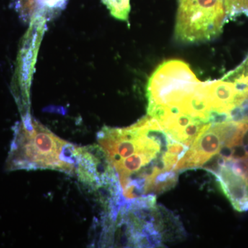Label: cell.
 Here are the masks:
<instances>
[{
  "label": "cell",
  "mask_w": 248,
  "mask_h": 248,
  "mask_svg": "<svg viewBox=\"0 0 248 248\" xmlns=\"http://www.w3.org/2000/svg\"><path fill=\"white\" fill-rule=\"evenodd\" d=\"M98 142L117 173L127 202L159 195L177 185V166L188 147L175 141L147 115L127 128L105 126Z\"/></svg>",
  "instance_id": "6da1fadb"
},
{
  "label": "cell",
  "mask_w": 248,
  "mask_h": 248,
  "mask_svg": "<svg viewBox=\"0 0 248 248\" xmlns=\"http://www.w3.org/2000/svg\"><path fill=\"white\" fill-rule=\"evenodd\" d=\"M148 115L158 122L186 115L210 123L212 110L207 82L197 79L190 66L178 60L161 63L148 80Z\"/></svg>",
  "instance_id": "7a4b0ae2"
},
{
  "label": "cell",
  "mask_w": 248,
  "mask_h": 248,
  "mask_svg": "<svg viewBox=\"0 0 248 248\" xmlns=\"http://www.w3.org/2000/svg\"><path fill=\"white\" fill-rule=\"evenodd\" d=\"M76 148L27 114L19 125L14 152L17 168L76 171Z\"/></svg>",
  "instance_id": "3957f363"
},
{
  "label": "cell",
  "mask_w": 248,
  "mask_h": 248,
  "mask_svg": "<svg viewBox=\"0 0 248 248\" xmlns=\"http://www.w3.org/2000/svg\"><path fill=\"white\" fill-rule=\"evenodd\" d=\"M175 35L184 43H199L221 33L227 13L226 0H177Z\"/></svg>",
  "instance_id": "277c9868"
},
{
  "label": "cell",
  "mask_w": 248,
  "mask_h": 248,
  "mask_svg": "<svg viewBox=\"0 0 248 248\" xmlns=\"http://www.w3.org/2000/svg\"><path fill=\"white\" fill-rule=\"evenodd\" d=\"M224 144L223 122L210 124L197 137L177 166L178 172L203 167L219 153Z\"/></svg>",
  "instance_id": "5b68a950"
},
{
  "label": "cell",
  "mask_w": 248,
  "mask_h": 248,
  "mask_svg": "<svg viewBox=\"0 0 248 248\" xmlns=\"http://www.w3.org/2000/svg\"><path fill=\"white\" fill-rule=\"evenodd\" d=\"M216 177L222 192L236 211H248V179L224 165L205 169Z\"/></svg>",
  "instance_id": "8992f818"
},
{
  "label": "cell",
  "mask_w": 248,
  "mask_h": 248,
  "mask_svg": "<svg viewBox=\"0 0 248 248\" xmlns=\"http://www.w3.org/2000/svg\"><path fill=\"white\" fill-rule=\"evenodd\" d=\"M208 91L211 102L212 112L229 113L244 102L236 85L232 81L218 80L208 81Z\"/></svg>",
  "instance_id": "52a82bcc"
},
{
  "label": "cell",
  "mask_w": 248,
  "mask_h": 248,
  "mask_svg": "<svg viewBox=\"0 0 248 248\" xmlns=\"http://www.w3.org/2000/svg\"><path fill=\"white\" fill-rule=\"evenodd\" d=\"M102 1L112 17L118 20L128 22L131 10L130 0H102Z\"/></svg>",
  "instance_id": "ba28073f"
},
{
  "label": "cell",
  "mask_w": 248,
  "mask_h": 248,
  "mask_svg": "<svg viewBox=\"0 0 248 248\" xmlns=\"http://www.w3.org/2000/svg\"><path fill=\"white\" fill-rule=\"evenodd\" d=\"M228 14L248 12V0H226Z\"/></svg>",
  "instance_id": "9c48e42d"
},
{
  "label": "cell",
  "mask_w": 248,
  "mask_h": 248,
  "mask_svg": "<svg viewBox=\"0 0 248 248\" xmlns=\"http://www.w3.org/2000/svg\"><path fill=\"white\" fill-rule=\"evenodd\" d=\"M43 4L53 5H60L67 4L68 0H38Z\"/></svg>",
  "instance_id": "30bf717a"
}]
</instances>
